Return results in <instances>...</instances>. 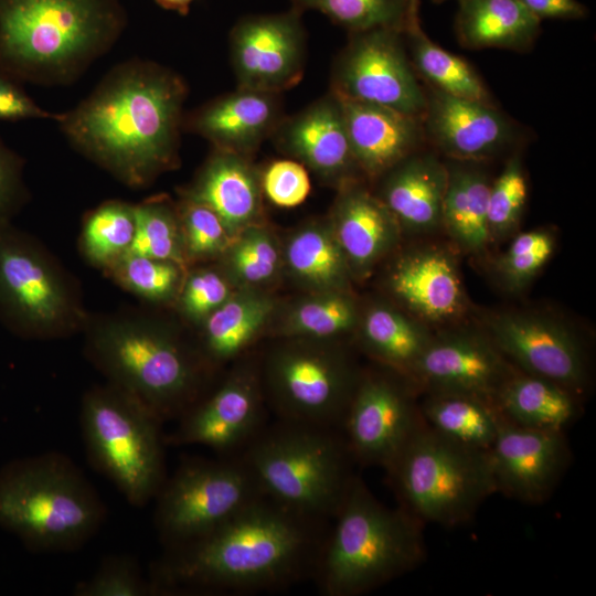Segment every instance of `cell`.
<instances>
[{"instance_id":"6da1fadb","label":"cell","mask_w":596,"mask_h":596,"mask_svg":"<svg viewBox=\"0 0 596 596\" xmlns=\"http://www.w3.org/2000/svg\"><path fill=\"white\" fill-rule=\"evenodd\" d=\"M184 78L151 60L115 64L93 91L55 120L70 146L131 189L180 164Z\"/></svg>"},{"instance_id":"7a4b0ae2","label":"cell","mask_w":596,"mask_h":596,"mask_svg":"<svg viewBox=\"0 0 596 596\" xmlns=\"http://www.w3.org/2000/svg\"><path fill=\"white\" fill-rule=\"evenodd\" d=\"M327 521L262 496L228 521L153 565L157 595H238L275 590L313 576Z\"/></svg>"},{"instance_id":"3957f363","label":"cell","mask_w":596,"mask_h":596,"mask_svg":"<svg viewBox=\"0 0 596 596\" xmlns=\"http://www.w3.org/2000/svg\"><path fill=\"white\" fill-rule=\"evenodd\" d=\"M84 353L106 382L146 405L162 423L178 419L205 392L213 368L196 345L137 309L89 312Z\"/></svg>"},{"instance_id":"277c9868","label":"cell","mask_w":596,"mask_h":596,"mask_svg":"<svg viewBox=\"0 0 596 596\" xmlns=\"http://www.w3.org/2000/svg\"><path fill=\"white\" fill-rule=\"evenodd\" d=\"M127 23L120 0H0V75L22 85H71Z\"/></svg>"},{"instance_id":"5b68a950","label":"cell","mask_w":596,"mask_h":596,"mask_svg":"<svg viewBox=\"0 0 596 596\" xmlns=\"http://www.w3.org/2000/svg\"><path fill=\"white\" fill-rule=\"evenodd\" d=\"M331 520L312 576L324 596L371 592L425 557L423 524L380 502L358 476Z\"/></svg>"},{"instance_id":"8992f818","label":"cell","mask_w":596,"mask_h":596,"mask_svg":"<svg viewBox=\"0 0 596 596\" xmlns=\"http://www.w3.org/2000/svg\"><path fill=\"white\" fill-rule=\"evenodd\" d=\"M260 493L308 518L329 521L354 475L340 429L278 419L237 455Z\"/></svg>"},{"instance_id":"52a82bcc","label":"cell","mask_w":596,"mask_h":596,"mask_svg":"<svg viewBox=\"0 0 596 596\" xmlns=\"http://www.w3.org/2000/svg\"><path fill=\"white\" fill-rule=\"evenodd\" d=\"M105 513L93 486L62 454L12 464L0 475V525L33 550L67 552L83 546Z\"/></svg>"},{"instance_id":"ba28073f","label":"cell","mask_w":596,"mask_h":596,"mask_svg":"<svg viewBox=\"0 0 596 596\" xmlns=\"http://www.w3.org/2000/svg\"><path fill=\"white\" fill-rule=\"evenodd\" d=\"M385 470L398 507L422 524H466L497 492L489 450L447 438L424 421Z\"/></svg>"},{"instance_id":"9c48e42d","label":"cell","mask_w":596,"mask_h":596,"mask_svg":"<svg viewBox=\"0 0 596 596\" xmlns=\"http://www.w3.org/2000/svg\"><path fill=\"white\" fill-rule=\"evenodd\" d=\"M162 422L110 383L82 398L81 426L91 464L135 507L157 497L166 480Z\"/></svg>"},{"instance_id":"30bf717a","label":"cell","mask_w":596,"mask_h":596,"mask_svg":"<svg viewBox=\"0 0 596 596\" xmlns=\"http://www.w3.org/2000/svg\"><path fill=\"white\" fill-rule=\"evenodd\" d=\"M87 311L75 277L35 237L0 226V320L36 340L82 333Z\"/></svg>"},{"instance_id":"8fae6325","label":"cell","mask_w":596,"mask_h":596,"mask_svg":"<svg viewBox=\"0 0 596 596\" xmlns=\"http://www.w3.org/2000/svg\"><path fill=\"white\" fill-rule=\"evenodd\" d=\"M263 494L238 456L190 458L157 494L155 524L166 550L222 525Z\"/></svg>"},{"instance_id":"7c38bea8","label":"cell","mask_w":596,"mask_h":596,"mask_svg":"<svg viewBox=\"0 0 596 596\" xmlns=\"http://www.w3.org/2000/svg\"><path fill=\"white\" fill-rule=\"evenodd\" d=\"M265 376L278 419L340 429L359 375L336 348L291 343L268 355Z\"/></svg>"},{"instance_id":"4fadbf2b","label":"cell","mask_w":596,"mask_h":596,"mask_svg":"<svg viewBox=\"0 0 596 596\" xmlns=\"http://www.w3.org/2000/svg\"><path fill=\"white\" fill-rule=\"evenodd\" d=\"M330 91L339 98L387 107L421 118L426 93L405 44L404 32L379 28L350 33L336 57Z\"/></svg>"},{"instance_id":"5bb4252c","label":"cell","mask_w":596,"mask_h":596,"mask_svg":"<svg viewBox=\"0 0 596 596\" xmlns=\"http://www.w3.org/2000/svg\"><path fill=\"white\" fill-rule=\"evenodd\" d=\"M418 405L391 376H359L340 432L353 459L386 469L422 425Z\"/></svg>"},{"instance_id":"9a60e30c","label":"cell","mask_w":596,"mask_h":596,"mask_svg":"<svg viewBox=\"0 0 596 596\" xmlns=\"http://www.w3.org/2000/svg\"><path fill=\"white\" fill-rule=\"evenodd\" d=\"M486 333L520 371L557 383L579 397L587 382V360L575 332L541 313L503 311L486 320Z\"/></svg>"},{"instance_id":"2e32d148","label":"cell","mask_w":596,"mask_h":596,"mask_svg":"<svg viewBox=\"0 0 596 596\" xmlns=\"http://www.w3.org/2000/svg\"><path fill=\"white\" fill-rule=\"evenodd\" d=\"M259 373L249 364L236 368L181 417L167 445H201L220 456H237L266 426Z\"/></svg>"},{"instance_id":"e0dca14e","label":"cell","mask_w":596,"mask_h":596,"mask_svg":"<svg viewBox=\"0 0 596 596\" xmlns=\"http://www.w3.org/2000/svg\"><path fill=\"white\" fill-rule=\"evenodd\" d=\"M228 40L237 87L280 94L302 78L307 47L298 10L243 17Z\"/></svg>"},{"instance_id":"ac0fdd59","label":"cell","mask_w":596,"mask_h":596,"mask_svg":"<svg viewBox=\"0 0 596 596\" xmlns=\"http://www.w3.org/2000/svg\"><path fill=\"white\" fill-rule=\"evenodd\" d=\"M515 370L487 333L456 330L433 336L407 379L426 392L469 394L494 404Z\"/></svg>"},{"instance_id":"d6986e66","label":"cell","mask_w":596,"mask_h":596,"mask_svg":"<svg viewBox=\"0 0 596 596\" xmlns=\"http://www.w3.org/2000/svg\"><path fill=\"white\" fill-rule=\"evenodd\" d=\"M422 125L426 142L448 160L482 162L512 149L520 127L496 104L425 88Z\"/></svg>"},{"instance_id":"ffe728a7","label":"cell","mask_w":596,"mask_h":596,"mask_svg":"<svg viewBox=\"0 0 596 596\" xmlns=\"http://www.w3.org/2000/svg\"><path fill=\"white\" fill-rule=\"evenodd\" d=\"M489 456L497 492L529 504L549 498L571 461L564 432L528 428L503 417Z\"/></svg>"},{"instance_id":"44dd1931","label":"cell","mask_w":596,"mask_h":596,"mask_svg":"<svg viewBox=\"0 0 596 596\" xmlns=\"http://www.w3.org/2000/svg\"><path fill=\"white\" fill-rule=\"evenodd\" d=\"M270 139L320 177L341 185L361 172L347 131L342 103L329 91L305 109L281 119Z\"/></svg>"},{"instance_id":"7402d4cb","label":"cell","mask_w":596,"mask_h":596,"mask_svg":"<svg viewBox=\"0 0 596 596\" xmlns=\"http://www.w3.org/2000/svg\"><path fill=\"white\" fill-rule=\"evenodd\" d=\"M284 116L279 93L237 87L184 114L183 130L213 148L248 157L270 139Z\"/></svg>"},{"instance_id":"603a6c76","label":"cell","mask_w":596,"mask_h":596,"mask_svg":"<svg viewBox=\"0 0 596 596\" xmlns=\"http://www.w3.org/2000/svg\"><path fill=\"white\" fill-rule=\"evenodd\" d=\"M389 288L423 322L456 320L467 309V298L451 253L428 245L404 253L391 268Z\"/></svg>"},{"instance_id":"cb8c5ba5","label":"cell","mask_w":596,"mask_h":596,"mask_svg":"<svg viewBox=\"0 0 596 596\" xmlns=\"http://www.w3.org/2000/svg\"><path fill=\"white\" fill-rule=\"evenodd\" d=\"M351 149L360 171L371 179L425 148L422 119L397 110L341 99Z\"/></svg>"},{"instance_id":"d4e9b609","label":"cell","mask_w":596,"mask_h":596,"mask_svg":"<svg viewBox=\"0 0 596 596\" xmlns=\"http://www.w3.org/2000/svg\"><path fill=\"white\" fill-rule=\"evenodd\" d=\"M376 196L396 219L401 230L432 233L441 227L447 166L436 151L422 148L387 170Z\"/></svg>"},{"instance_id":"484cf974","label":"cell","mask_w":596,"mask_h":596,"mask_svg":"<svg viewBox=\"0 0 596 596\" xmlns=\"http://www.w3.org/2000/svg\"><path fill=\"white\" fill-rule=\"evenodd\" d=\"M260 192V177L247 157L213 148L181 196L207 206L233 234L257 216Z\"/></svg>"},{"instance_id":"4316f807","label":"cell","mask_w":596,"mask_h":596,"mask_svg":"<svg viewBox=\"0 0 596 596\" xmlns=\"http://www.w3.org/2000/svg\"><path fill=\"white\" fill-rule=\"evenodd\" d=\"M332 231L347 262L363 273L394 245L401 227L376 194L352 181L342 185Z\"/></svg>"},{"instance_id":"83f0119b","label":"cell","mask_w":596,"mask_h":596,"mask_svg":"<svg viewBox=\"0 0 596 596\" xmlns=\"http://www.w3.org/2000/svg\"><path fill=\"white\" fill-rule=\"evenodd\" d=\"M455 21L458 42L469 50H529L541 21L520 0H458Z\"/></svg>"},{"instance_id":"f1b7e54d","label":"cell","mask_w":596,"mask_h":596,"mask_svg":"<svg viewBox=\"0 0 596 596\" xmlns=\"http://www.w3.org/2000/svg\"><path fill=\"white\" fill-rule=\"evenodd\" d=\"M478 163L446 162L448 178L441 207V227L461 251L476 255L491 242L488 227L491 181Z\"/></svg>"},{"instance_id":"f546056e","label":"cell","mask_w":596,"mask_h":596,"mask_svg":"<svg viewBox=\"0 0 596 596\" xmlns=\"http://www.w3.org/2000/svg\"><path fill=\"white\" fill-rule=\"evenodd\" d=\"M577 397L553 381L517 369L501 386L494 405L513 424L565 433L579 415Z\"/></svg>"},{"instance_id":"4dcf8cb0","label":"cell","mask_w":596,"mask_h":596,"mask_svg":"<svg viewBox=\"0 0 596 596\" xmlns=\"http://www.w3.org/2000/svg\"><path fill=\"white\" fill-rule=\"evenodd\" d=\"M418 408L438 434L483 450L490 449L502 418L493 403L462 393L427 392Z\"/></svg>"},{"instance_id":"1f68e13d","label":"cell","mask_w":596,"mask_h":596,"mask_svg":"<svg viewBox=\"0 0 596 596\" xmlns=\"http://www.w3.org/2000/svg\"><path fill=\"white\" fill-rule=\"evenodd\" d=\"M272 308V302L259 296H230L201 322L196 347L212 366L240 356L259 332Z\"/></svg>"},{"instance_id":"d6a6232c","label":"cell","mask_w":596,"mask_h":596,"mask_svg":"<svg viewBox=\"0 0 596 596\" xmlns=\"http://www.w3.org/2000/svg\"><path fill=\"white\" fill-rule=\"evenodd\" d=\"M361 338L372 356L408 377L433 334L417 318L390 306L375 305L364 315Z\"/></svg>"},{"instance_id":"836d02e7","label":"cell","mask_w":596,"mask_h":596,"mask_svg":"<svg viewBox=\"0 0 596 596\" xmlns=\"http://www.w3.org/2000/svg\"><path fill=\"white\" fill-rule=\"evenodd\" d=\"M404 39L417 76L428 86L451 96L494 104L477 71L466 60L430 40L421 24L407 28Z\"/></svg>"},{"instance_id":"e575fe53","label":"cell","mask_w":596,"mask_h":596,"mask_svg":"<svg viewBox=\"0 0 596 596\" xmlns=\"http://www.w3.org/2000/svg\"><path fill=\"white\" fill-rule=\"evenodd\" d=\"M135 227L134 204L107 200L83 219L79 251L91 265L104 272L129 252Z\"/></svg>"},{"instance_id":"d590c367","label":"cell","mask_w":596,"mask_h":596,"mask_svg":"<svg viewBox=\"0 0 596 596\" xmlns=\"http://www.w3.org/2000/svg\"><path fill=\"white\" fill-rule=\"evenodd\" d=\"M135 235L128 253L187 266L177 205L164 195L134 204Z\"/></svg>"},{"instance_id":"8d00e7d4","label":"cell","mask_w":596,"mask_h":596,"mask_svg":"<svg viewBox=\"0 0 596 596\" xmlns=\"http://www.w3.org/2000/svg\"><path fill=\"white\" fill-rule=\"evenodd\" d=\"M286 257L291 270L311 285L332 288L345 279L348 262L332 230H300L288 243Z\"/></svg>"},{"instance_id":"74e56055","label":"cell","mask_w":596,"mask_h":596,"mask_svg":"<svg viewBox=\"0 0 596 596\" xmlns=\"http://www.w3.org/2000/svg\"><path fill=\"white\" fill-rule=\"evenodd\" d=\"M185 266L175 262L127 253L104 274L120 288L152 304L175 300L184 279Z\"/></svg>"},{"instance_id":"f35d334b","label":"cell","mask_w":596,"mask_h":596,"mask_svg":"<svg viewBox=\"0 0 596 596\" xmlns=\"http://www.w3.org/2000/svg\"><path fill=\"white\" fill-rule=\"evenodd\" d=\"M291 8L316 10L349 33L379 28L405 31L411 23L408 0H290Z\"/></svg>"},{"instance_id":"ab89813d","label":"cell","mask_w":596,"mask_h":596,"mask_svg":"<svg viewBox=\"0 0 596 596\" xmlns=\"http://www.w3.org/2000/svg\"><path fill=\"white\" fill-rule=\"evenodd\" d=\"M354 301L342 292H329L299 304L290 313L288 334L327 339L349 331L356 322Z\"/></svg>"},{"instance_id":"60d3db41","label":"cell","mask_w":596,"mask_h":596,"mask_svg":"<svg viewBox=\"0 0 596 596\" xmlns=\"http://www.w3.org/2000/svg\"><path fill=\"white\" fill-rule=\"evenodd\" d=\"M528 188L522 160L519 153L508 158L496 180L491 181L488 194V227L491 242L513 234L521 221Z\"/></svg>"},{"instance_id":"b9f144b4","label":"cell","mask_w":596,"mask_h":596,"mask_svg":"<svg viewBox=\"0 0 596 596\" xmlns=\"http://www.w3.org/2000/svg\"><path fill=\"white\" fill-rule=\"evenodd\" d=\"M554 249V237L546 230L519 233L494 264L505 289L522 290L546 264Z\"/></svg>"},{"instance_id":"7bdbcfd3","label":"cell","mask_w":596,"mask_h":596,"mask_svg":"<svg viewBox=\"0 0 596 596\" xmlns=\"http://www.w3.org/2000/svg\"><path fill=\"white\" fill-rule=\"evenodd\" d=\"M188 263L223 252L230 244V232L207 206L181 196L177 205Z\"/></svg>"},{"instance_id":"ee69618b","label":"cell","mask_w":596,"mask_h":596,"mask_svg":"<svg viewBox=\"0 0 596 596\" xmlns=\"http://www.w3.org/2000/svg\"><path fill=\"white\" fill-rule=\"evenodd\" d=\"M75 596H148L157 595L150 579L128 556L106 558L94 575L76 585Z\"/></svg>"},{"instance_id":"f6af8a7d","label":"cell","mask_w":596,"mask_h":596,"mask_svg":"<svg viewBox=\"0 0 596 596\" xmlns=\"http://www.w3.org/2000/svg\"><path fill=\"white\" fill-rule=\"evenodd\" d=\"M230 296V286L221 274L200 268L184 276L175 301L184 318L201 323Z\"/></svg>"},{"instance_id":"bcb514c9","label":"cell","mask_w":596,"mask_h":596,"mask_svg":"<svg viewBox=\"0 0 596 596\" xmlns=\"http://www.w3.org/2000/svg\"><path fill=\"white\" fill-rule=\"evenodd\" d=\"M232 272L244 283L265 281L276 270L278 253L270 237L260 230H248L230 253Z\"/></svg>"},{"instance_id":"7dc6e473","label":"cell","mask_w":596,"mask_h":596,"mask_svg":"<svg viewBox=\"0 0 596 596\" xmlns=\"http://www.w3.org/2000/svg\"><path fill=\"white\" fill-rule=\"evenodd\" d=\"M262 192L280 207L302 203L310 192L309 174L302 163L291 159L270 162L260 177Z\"/></svg>"},{"instance_id":"c3c4849f","label":"cell","mask_w":596,"mask_h":596,"mask_svg":"<svg viewBox=\"0 0 596 596\" xmlns=\"http://www.w3.org/2000/svg\"><path fill=\"white\" fill-rule=\"evenodd\" d=\"M30 198L24 160L0 138V226L11 224Z\"/></svg>"},{"instance_id":"681fc988","label":"cell","mask_w":596,"mask_h":596,"mask_svg":"<svg viewBox=\"0 0 596 596\" xmlns=\"http://www.w3.org/2000/svg\"><path fill=\"white\" fill-rule=\"evenodd\" d=\"M58 114L50 113L39 106L28 95L23 85L0 75V120L50 119L56 120Z\"/></svg>"},{"instance_id":"f907efd6","label":"cell","mask_w":596,"mask_h":596,"mask_svg":"<svg viewBox=\"0 0 596 596\" xmlns=\"http://www.w3.org/2000/svg\"><path fill=\"white\" fill-rule=\"evenodd\" d=\"M520 2L540 21L576 20L587 15V9L577 0H520Z\"/></svg>"},{"instance_id":"816d5d0a","label":"cell","mask_w":596,"mask_h":596,"mask_svg":"<svg viewBox=\"0 0 596 596\" xmlns=\"http://www.w3.org/2000/svg\"><path fill=\"white\" fill-rule=\"evenodd\" d=\"M161 8L170 11H175L179 14H187L191 4L195 0H155Z\"/></svg>"},{"instance_id":"f5cc1de1","label":"cell","mask_w":596,"mask_h":596,"mask_svg":"<svg viewBox=\"0 0 596 596\" xmlns=\"http://www.w3.org/2000/svg\"><path fill=\"white\" fill-rule=\"evenodd\" d=\"M408 2H409V19H411L409 26H413V25L419 24V18H418L419 0H408Z\"/></svg>"},{"instance_id":"db71d44e","label":"cell","mask_w":596,"mask_h":596,"mask_svg":"<svg viewBox=\"0 0 596 596\" xmlns=\"http://www.w3.org/2000/svg\"><path fill=\"white\" fill-rule=\"evenodd\" d=\"M432 1H434L435 3H441V2L447 1V0H432Z\"/></svg>"}]
</instances>
